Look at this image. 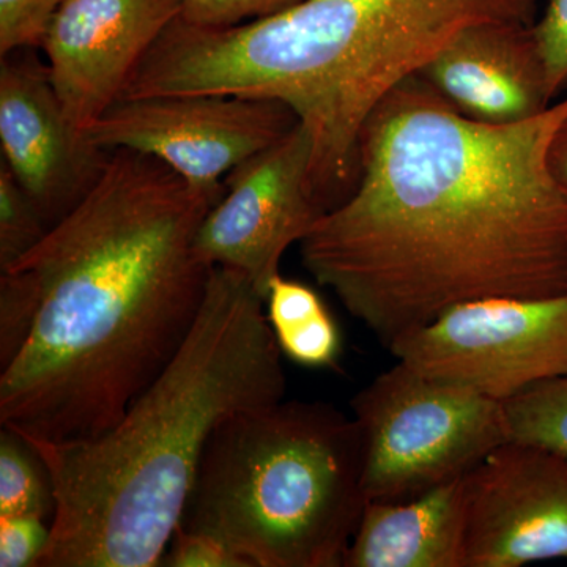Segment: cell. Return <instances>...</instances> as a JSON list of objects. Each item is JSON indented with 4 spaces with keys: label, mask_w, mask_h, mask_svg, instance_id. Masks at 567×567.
<instances>
[{
    "label": "cell",
    "mask_w": 567,
    "mask_h": 567,
    "mask_svg": "<svg viewBox=\"0 0 567 567\" xmlns=\"http://www.w3.org/2000/svg\"><path fill=\"white\" fill-rule=\"evenodd\" d=\"M54 487L31 443L10 427L0 432V517L35 514L52 520Z\"/></svg>",
    "instance_id": "obj_15"
},
{
    "label": "cell",
    "mask_w": 567,
    "mask_h": 567,
    "mask_svg": "<svg viewBox=\"0 0 567 567\" xmlns=\"http://www.w3.org/2000/svg\"><path fill=\"white\" fill-rule=\"evenodd\" d=\"M464 567L567 561V458L503 443L462 480Z\"/></svg>",
    "instance_id": "obj_10"
},
{
    "label": "cell",
    "mask_w": 567,
    "mask_h": 567,
    "mask_svg": "<svg viewBox=\"0 0 567 567\" xmlns=\"http://www.w3.org/2000/svg\"><path fill=\"white\" fill-rule=\"evenodd\" d=\"M533 28L546 62L551 95L557 99L567 87V0H548L546 11Z\"/></svg>",
    "instance_id": "obj_23"
},
{
    "label": "cell",
    "mask_w": 567,
    "mask_h": 567,
    "mask_svg": "<svg viewBox=\"0 0 567 567\" xmlns=\"http://www.w3.org/2000/svg\"><path fill=\"white\" fill-rule=\"evenodd\" d=\"M548 164L557 181L567 189V114L559 122L548 148Z\"/></svg>",
    "instance_id": "obj_24"
},
{
    "label": "cell",
    "mask_w": 567,
    "mask_h": 567,
    "mask_svg": "<svg viewBox=\"0 0 567 567\" xmlns=\"http://www.w3.org/2000/svg\"><path fill=\"white\" fill-rule=\"evenodd\" d=\"M223 189L111 152L80 204L0 275L33 308L28 341L0 369V425L71 443L114 427L181 352L212 267L196 235Z\"/></svg>",
    "instance_id": "obj_2"
},
{
    "label": "cell",
    "mask_w": 567,
    "mask_h": 567,
    "mask_svg": "<svg viewBox=\"0 0 567 567\" xmlns=\"http://www.w3.org/2000/svg\"><path fill=\"white\" fill-rule=\"evenodd\" d=\"M264 305L244 274L213 268L181 352L114 427L84 442L25 439L55 498L37 567L162 566L213 431L286 395Z\"/></svg>",
    "instance_id": "obj_3"
},
{
    "label": "cell",
    "mask_w": 567,
    "mask_h": 567,
    "mask_svg": "<svg viewBox=\"0 0 567 567\" xmlns=\"http://www.w3.org/2000/svg\"><path fill=\"white\" fill-rule=\"evenodd\" d=\"M62 0H0V55L43 47Z\"/></svg>",
    "instance_id": "obj_19"
},
{
    "label": "cell",
    "mask_w": 567,
    "mask_h": 567,
    "mask_svg": "<svg viewBox=\"0 0 567 567\" xmlns=\"http://www.w3.org/2000/svg\"><path fill=\"white\" fill-rule=\"evenodd\" d=\"M388 350L421 374L505 402L567 374V293L466 301Z\"/></svg>",
    "instance_id": "obj_7"
},
{
    "label": "cell",
    "mask_w": 567,
    "mask_h": 567,
    "mask_svg": "<svg viewBox=\"0 0 567 567\" xmlns=\"http://www.w3.org/2000/svg\"><path fill=\"white\" fill-rule=\"evenodd\" d=\"M305 0H183L181 18L192 24L226 28L271 17Z\"/></svg>",
    "instance_id": "obj_21"
},
{
    "label": "cell",
    "mask_w": 567,
    "mask_h": 567,
    "mask_svg": "<svg viewBox=\"0 0 567 567\" xmlns=\"http://www.w3.org/2000/svg\"><path fill=\"white\" fill-rule=\"evenodd\" d=\"M169 567H249L218 537L178 525L162 561Z\"/></svg>",
    "instance_id": "obj_22"
},
{
    "label": "cell",
    "mask_w": 567,
    "mask_h": 567,
    "mask_svg": "<svg viewBox=\"0 0 567 567\" xmlns=\"http://www.w3.org/2000/svg\"><path fill=\"white\" fill-rule=\"evenodd\" d=\"M365 503L353 417L282 399L213 431L181 527L218 537L249 567H342Z\"/></svg>",
    "instance_id": "obj_5"
},
{
    "label": "cell",
    "mask_w": 567,
    "mask_h": 567,
    "mask_svg": "<svg viewBox=\"0 0 567 567\" xmlns=\"http://www.w3.org/2000/svg\"><path fill=\"white\" fill-rule=\"evenodd\" d=\"M368 502L415 499L509 442L502 402L398 361L352 401Z\"/></svg>",
    "instance_id": "obj_6"
},
{
    "label": "cell",
    "mask_w": 567,
    "mask_h": 567,
    "mask_svg": "<svg viewBox=\"0 0 567 567\" xmlns=\"http://www.w3.org/2000/svg\"><path fill=\"white\" fill-rule=\"evenodd\" d=\"M0 147L50 229L81 203L111 155L70 122L50 66L32 50L0 62Z\"/></svg>",
    "instance_id": "obj_11"
},
{
    "label": "cell",
    "mask_w": 567,
    "mask_h": 567,
    "mask_svg": "<svg viewBox=\"0 0 567 567\" xmlns=\"http://www.w3.org/2000/svg\"><path fill=\"white\" fill-rule=\"evenodd\" d=\"M536 0H305L271 17L213 28L175 20L152 54L166 95L282 103L315 144L324 210L352 192L358 140L377 104L473 22L535 24Z\"/></svg>",
    "instance_id": "obj_4"
},
{
    "label": "cell",
    "mask_w": 567,
    "mask_h": 567,
    "mask_svg": "<svg viewBox=\"0 0 567 567\" xmlns=\"http://www.w3.org/2000/svg\"><path fill=\"white\" fill-rule=\"evenodd\" d=\"M50 226L39 205L0 164V271L17 264L47 237Z\"/></svg>",
    "instance_id": "obj_17"
},
{
    "label": "cell",
    "mask_w": 567,
    "mask_h": 567,
    "mask_svg": "<svg viewBox=\"0 0 567 567\" xmlns=\"http://www.w3.org/2000/svg\"><path fill=\"white\" fill-rule=\"evenodd\" d=\"M298 121L270 100L233 95L122 99L85 130L102 151L152 156L197 188H224V177L281 140Z\"/></svg>",
    "instance_id": "obj_8"
},
{
    "label": "cell",
    "mask_w": 567,
    "mask_h": 567,
    "mask_svg": "<svg viewBox=\"0 0 567 567\" xmlns=\"http://www.w3.org/2000/svg\"><path fill=\"white\" fill-rule=\"evenodd\" d=\"M535 24L473 22L417 73L473 121L511 125L535 118L554 102Z\"/></svg>",
    "instance_id": "obj_13"
},
{
    "label": "cell",
    "mask_w": 567,
    "mask_h": 567,
    "mask_svg": "<svg viewBox=\"0 0 567 567\" xmlns=\"http://www.w3.org/2000/svg\"><path fill=\"white\" fill-rule=\"evenodd\" d=\"M502 404L511 440L567 458V374L536 383Z\"/></svg>",
    "instance_id": "obj_16"
},
{
    "label": "cell",
    "mask_w": 567,
    "mask_h": 567,
    "mask_svg": "<svg viewBox=\"0 0 567 567\" xmlns=\"http://www.w3.org/2000/svg\"><path fill=\"white\" fill-rule=\"evenodd\" d=\"M312 156L311 134L298 122L235 166L197 230L200 260L240 271L267 300L284 252L301 244L324 213L312 185Z\"/></svg>",
    "instance_id": "obj_9"
},
{
    "label": "cell",
    "mask_w": 567,
    "mask_h": 567,
    "mask_svg": "<svg viewBox=\"0 0 567 567\" xmlns=\"http://www.w3.org/2000/svg\"><path fill=\"white\" fill-rule=\"evenodd\" d=\"M567 96L511 125L473 121L420 76L358 140L357 177L301 241L317 282L383 346L453 306L567 293V189L548 148Z\"/></svg>",
    "instance_id": "obj_1"
},
{
    "label": "cell",
    "mask_w": 567,
    "mask_h": 567,
    "mask_svg": "<svg viewBox=\"0 0 567 567\" xmlns=\"http://www.w3.org/2000/svg\"><path fill=\"white\" fill-rule=\"evenodd\" d=\"M182 7L183 0H62L41 50L80 132L122 99L133 71Z\"/></svg>",
    "instance_id": "obj_12"
},
{
    "label": "cell",
    "mask_w": 567,
    "mask_h": 567,
    "mask_svg": "<svg viewBox=\"0 0 567 567\" xmlns=\"http://www.w3.org/2000/svg\"><path fill=\"white\" fill-rule=\"evenodd\" d=\"M51 520L22 514L0 517V567H37L50 546Z\"/></svg>",
    "instance_id": "obj_20"
},
{
    "label": "cell",
    "mask_w": 567,
    "mask_h": 567,
    "mask_svg": "<svg viewBox=\"0 0 567 567\" xmlns=\"http://www.w3.org/2000/svg\"><path fill=\"white\" fill-rule=\"evenodd\" d=\"M289 360L308 368H334L341 354V331L328 308L300 322L274 331Z\"/></svg>",
    "instance_id": "obj_18"
},
{
    "label": "cell",
    "mask_w": 567,
    "mask_h": 567,
    "mask_svg": "<svg viewBox=\"0 0 567 567\" xmlns=\"http://www.w3.org/2000/svg\"><path fill=\"white\" fill-rule=\"evenodd\" d=\"M462 480L406 502L365 503L342 567H464Z\"/></svg>",
    "instance_id": "obj_14"
}]
</instances>
